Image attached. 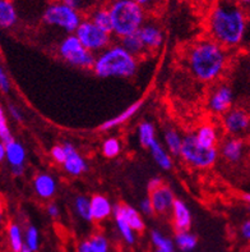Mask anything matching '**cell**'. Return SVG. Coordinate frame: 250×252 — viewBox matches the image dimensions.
<instances>
[{
	"label": "cell",
	"instance_id": "f1b7e54d",
	"mask_svg": "<svg viewBox=\"0 0 250 252\" xmlns=\"http://www.w3.org/2000/svg\"><path fill=\"white\" fill-rule=\"evenodd\" d=\"M164 140H165V145L171 155H175V157L180 155L184 137H181L180 133L176 129L166 128L165 132H164Z\"/></svg>",
	"mask_w": 250,
	"mask_h": 252
},
{
	"label": "cell",
	"instance_id": "484cf974",
	"mask_svg": "<svg viewBox=\"0 0 250 252\" xmlns=\"http://www.w3.org/2000/svg\"><path fill=\"white\" fill-rule=\"evenodd\" d=\"M148 150L161 169L170 170L172 168V159H171L170 154L165 150V147L162 146L159 140L153 141L152 144L149 145Z\"/></svg>",
	"mask_w": 250,
	"mask_h": 252
},
{
	"label": "cell",
	"instance_id": "cb8c5ba5",
	"mask_svg": "<svg viewBox=\"0 0 250 252\" xmlns=\"http://www.w3.org/2000/svg\"><path fill=\"white\" fill-rule=\"evenodd\" d=\"M196 141L199 142L202 146L208 147V149H215L219 144V134L215 126L206 123L202 125L195 132Z\"/></svg>",
	"mask_w": 250,
	"mask_h": 252
},
{
	"label": "cell",
	"instance_id": "8992f818",
	"mask_svg": "<svg viewBox=\"0 0 250 252\" xmlns=\"http://www.w3.org/2000/svg\"><path fill=\"white\" fill-rule=\"evenodd\" d=\"M57 54L69 65L82 69H92L96 62V55L85 49L74 33L67 35L59 42Z\"/></svg>",
	"mask_w": 250,
	"mask_h": 252
},
{
	"label": "cell",
	"instance_id": "f5cc1de1",
	"mask_svg": "<svg viewBox=\"0 0 250 252\" xmlns=\"http://www.w3.org/2000/svg\"><path fill=\"white\" fill-rule=\"evenodd\" d=\"M249 252H250V250H249Z\"/></svg>",
	"mask_w": 250,
	"mask_h": 252
},
{
	"label": "cell",
	"instance_id": "83f0119b",
	"mask_svg": "<svg viewBox=\"0 0 250 252\" xmlns=\"http://www.w3.org/2000/svg\"><path fill=\"white\" fill-rule=\"evenodd\" d=\"M6 236H8V243L12 252H22L25 249V238H23L22 229L18 224L12 221L6 228Z\"/></svg>",
	"mask_w": 250,
	"mask_h": 252
},
{
	"label": "cell",
	"instance_id": "7bdbcfd3",
	"mask_svg": "<svg viewBox=\"0 0 250 252\" xmlns=\"http://www.w3.org/2000/svg\"><path fill=\"white\" fill-rule=\"evenodd\" d=\"M162 185H164V181H162L160 177H155V178L149 179L148 185H147V189H148V192H151L153 191V189L161 187Z\"/></svg>",
	"mask_w": 250,
	"mask_h": 252
},
{
	"label": "cell",
	"instance_id": "f546056e",
	"mask_svg": "<svg viewBox=\"0 0 250 252\" xmlns=\"http://www.w3.org/2000/svg\"><path fill=\"white\" fill-rule=\"evenodd\" d=\"M175 246L180 250L181 252H190L193 251L196 247L198 240L192 232L189 230H181V232H176L174 238Z\"/></svg>",
	"mask_w": 250,
	"mask_h": 252
},
{
	"label": "cell",
	"instance_id": "681fc988",
	"mask_svg": "<svg viewBox=\"0 0 250 252\" xmlns=\"http://www.w3.org/2000/svg\"><path fill=\"white\" fill-rule=\"evenodd\" d=\"M22 252H32V251H31V250H28V249H27V247H25V249L22 250Z\"/></svg>",
	"mask_w": 250,
	"mask_h": 252
},
{
	"label": "cell",
	"instance_id": "f6af8a7d",
	"mask_svg": "<svg viewBox=\"0 0 250 252\" xmlns=\"http://www.w3.org/2000/svg\"><path fill=\"white\" fill-rule=\"evenodd\" d=\"M240 233L244 240L250 241V220H247L243 223V225L240 228Z\"/></svg>",
	"mask_w": 250,
	"mask_h": 252
},
{
	"label": "cell",
	"instance_id": "60d3db41",
	"mask_svg": "<svg viewBox=\"0 0 250 252\" xmlns=\"http://www.w3.org/2000/svg\"><path fill=\"white\" fill-rule=\"evenodd\" d=\"M0 89L4 94H8L10 91V81L9 77L4 70V68H0Z\"/></svg>",
	"mask_w": 250,
	"mask_h": 252
},
{
	"label": "cell",
	"instance_id": "d590c367",
	"mask_svg": "<svg viewBox=\"0 0 250 252\" xmlns=\"http://www.w3.org/2000/svg\"><path fill=\"white\" fill-rule=\"evenodd\" d=\"M25 245L32 252L38 251V247H40V234H38V230L35 225H29L26 229Z\"/></svg>",
	"mask_w": 250,
	"mask_h": 252
},
{
	"label": "cell",
	"instance_id": "ac0fdd59",
	"mask_svg": "<svg viewBox=\"0 0 250 252\" xmlns=\"http://www.w3.org/2000/svg\"><path fill=\"white\" fill-rule=\"evenodd\" d=\"M244 141L238 137H231L221 145L220 154L228 163H238L244 154Z\"/></svg>",
	"mask_w": 250,
	"mask_h": 252
},
{
	"label": "cell",
	"instance_id": "4316f807",
	"mask_svg": "<svg viewBox=\"0 0 250 252\" xmlns=\"http://www.w3.org/2000/svg\"><path fill=\"white\" fill-rule=\"evenodd\" d=\"M114 220H115V225H116V229L119 232V234L121 236V238L124 240V242L127 243V245H133L136 242V232L132 229L128 221L125 220V218L121 215V213L115 208L114 205Z\"/></svg>",
	"mask_w": 250,
	"mask_h": 252
},
{
	"label": "cell",
	"instance_id": "277c9868",
	"mask_svg": "<svg viewBox=\"0 0 250 252\" xmlns=\"http://www.w3.org/2000/svg\"><path fill=\"white\" fill-rule=\"evenodd\" d=\"M112 21V35L117 38L133 35L148 18V13L136 0H104Z\"/></svg>",
	"mask_w": 250,
	"mask_h": 252
},
{
	"label": "cell",
	"instance_id": "6da1fadb",
	"mask_svg": "<svg viewBox=\"0 0 250 252\" xmlns=\"http://www.w3.org/2000/svg\"><path fill=\"white\" fill-rule=\"evenodd\" d=\"M209 38L223 48L238 46L248 27V10L236 0H216L208 14Z\"/></svg>",
	"mask_w": 250,
	"mask_h": 252
},
{
	"label": "cell",
	"instance_id": "74e56055",
	"mask_svg": "<svg viewBox=\"0 0 250 252\" xmlns=\"http://www.w3.org/2000/svg\"><path fill=\"white\" fill-rule=\"evenodd\" d=\"M136 1L139 4L147 13L155 14V13H157L161 9L162 6L165 5L166 0H136Z\"/></svg>",
	"mask_w": 250,
	"mask_h": 252
},
{
	"label": "cell",
	"instance_id": "30bf717a",
	"mask_svg": "<svg viewBox=\"0 0 250 252\" xmlns=\"http://www.w3.org/2000/svg\"><path fill=\"white\" fill-rule=\"evenodd\" d=\"M143 44L147 48L148 53L157 51L162 46L164 42V31L160 23L156 21V18H147L144 25L140 27L138 31Z\"/></svg>",
	"mask_w": 250,
	"mask_h": 252
},
{
	"label": "cell",
	"instance_id": "9c48e42d",
	"mask_svg": "<svg viewBox=\"0 0 250 252\" xmlns=\"http://www.w3.org/2000/svg\"><path fill=\"white\" fill-rule=\"evenodd\" d=\"M222 127L231 136H239L250 128V115L241 108H231L222 117Z\"/></svg>",
	"mask_w": 250,
	"mask_h": 252
},
{
	"label": "cell",
	"instance_id": "8fae6325",
	"mask_svg": "<svg viewBox=\"0 0 250 252\" xmlns=\"http://www.w3.org/2000/svg\"><path fill=\"white\" fill-rule=\"evenodd\" d=\"M4 144V142H3ZM5 160L9 164L12 174L14 177H21L25 173L26 149L16 138L5 142Z\"/></svg>",
	"mask_w": 250,
	"mask_h": 252
},
{
	"label": "cell",
	"instance_id": "7402d4cb",
	"mask_svg": "<svg viewBox=\"0 0 250 252\" xmlns=\"http://www.w3.org/2000/svg\"><path fill=\"white\" fill-rule=\"evenodd\" d=\"M85 17L91 19L92 22L95 23L96 26H98L100 29L112 33V21H111V16L108 6L105 5L104 1L100 5L96 6V8H93Z\"/></svg>",
	"mask_w": 250,
	"mask_h": 252
},
{
	"label": "cell",
	"instance_id": "ee69618b",
	"mask_svg": "<svg viewBox=\"0 0 250 252\" xmlns=\"http://www.w3.org/2000/svg\"><path fill=\"white\" fill-rule=\"evenodd\" d=\"M46 211H48L49 217L54 218V219H56V218L59 217V214H60V211H59V206H57L55 202H51V204H49L48 208H46Z\"/></svg>",
	"mask_w": 250,
	"mask_h": 252
},
{
	"label": "cell",
	"instance_id": "5b68a950",
	"mask_svg": "<svg viewBox=\"0 0 250 252\" xmlns=\"http://www.w3.org/2000/svg\"><path fill=\"white\" fill-rule=\"evenodd\" d=\"M84 16L78 10L73 9L61 0H53L45 6L42 12V22L45 25L55 27L67 32L68 35L76 33Z\"/></svg>",
	"mask_w": 250,
	"mask_h": 252
},
{
	"label": "cell",
	"instance_id": "8d00e7d4",
	"mask_svg": "<svg viewBox=\"0 0 250 252\" xmlns=\"http://www.w3.org/2000/svg\"><path fill=\"white\" fill-rule=\"evenodd\" d=\"M0 138H1V142H4V144L14 138L12 132H10L8 119H6V114L3 108L0 109Z\"/></svg>",
	"mask_w": 250,
	"mask_h": 252
},
{
	"label": "cell",
	"instance_id": "603a6c76",
	"mask_svg": "<svg viewBox=\"0 0 250 252\" xmlns=\"http://www.w3.org/2000/svg\"><path fill=\"white\" fill-rule=\"evenodd\" d=\"M77 252H109V241L101 233L92 234L78 245Z\"/></svg>",
	"mask_w": 250,
	"mask_h": 252
},
{
	"label": "cell",
	"instance_id": "f35d334b",
	"mask_svg": "<svg viewBox=\"0 0 250 252\" xmlns=\"http://www.w3.org/2000/svg\"><path fill=\"white\" fill-rule=\"evenodd\" d=\"M50 155L55 163L61 164V165H63L65 159H67V153H65L64 145H55L54 147H51Z\"/></svg>",
	"mask_w": 250,
	"mask_h": 252
},
{
	"label": "cell",
	"instance_id": "3957f363",
	"mask_svg": "<svg viewBox=\"0 0 250 252\" xmlns=\"http://www.w3.org/2000/svg\"><path fill=\"white\" fill-rule=\"evenodd\" d=\"M138 69V62L120 42L111 44L100 54L96 55L92 70L100 78H130Z\"/></svg>",
	"mask_w": 250,
	"mask_h": 252
},
{
	"label": "cell",
	"instance_id": "ab89813d",
	"mask_svg": "<svg viewBox=\"0 0 250 252\" xmlns=\"http://www.w3.org/2000/svg\"><path fill=\"white\" fill-rule=\"evenodd\" d=\"M139 209L143 214L147 215V217H151V215L155 214V209H153L152 201L151 198H143L142 201L139 202Z\"/></svg>",
	"mask_w": 250,
	"mask_h": 252
},
{
	"label": "cell",
	"instance_id": "1f68e13d",
	"mask_svg": "<svg viewBox=\"0 0 250 252\" xmlns=\"http://www.w3.org/2000/svg\"><path fill=\"white\" fill-rule=\"evenodd\" d=\"M138 138L143 147L148 149L149 145L156 140V129L155 126L148 121L142 122L138 127Z\"/></svg>",
	"mask_w": 250,
	"mask_h": 252
},
{
	"label": "cell",
	"instance_id": "d4e9b609",
	"mask_svg": "<svg viewBox=\"0 0 250 252\" xmlns=\"http://www.w3.org/2000/svg\"><path fill=\"white\" fill-rule=\"evenodd\" d=\"M119 42H120L121 46H124V48L129 51L130 54L134 55L136 58L144 57V55L149 54L147 48L144 46V44H143L142 38H140L138 32H136V33H133V35L125 36V37L123 38H119Z\"/></svg>",
	"mask_w": 250,
	"mask_h": 252
},
{
	"label": "cell",
	"instance_id": "f907efd6",
	"mask_svg": "<svg viewBox=\"0 0 250 252\" xmlns=\"http://www.w3.org/2000/svg\"><path fill=\"white\" fill-rule=\"evenodd\" d=\"M249 211H250V205H249Z\"/></svg>",
	"mask_w": 250,
	"mask_h": 252
},
{
	"label": "cell",
	"instance_id": "b9f144b4",
	"mask_svg": "<svg viewBox=\"0 0 250 252\" xmlns=\"http://www.w3.org/2000/svg\"><path fill=\"white\" fill-rule=\"evenodd\" d=\"M8 113H9L10 117H12V118L14 119L16 122H22L23 121L22 113H21V110H19V109L17 108L14 104H9V105H8Z\"/></svg>",
	"mask_w": 250,
	"mask_h": 252
},
{
	"label": "cell",
	"instance_id": "7a4b0ae2",
	"mask_svg": "<svg viewBox=\"0 0 250 252\" xmlns=\"http://www.w3.org/2000/svg\"><path fill=\"white\" fill-rule=\"evenodd\" d=\"M187 59L190 73L202 82L219 80L227 67L226 48L212 38L199 40L192 45Z\"/></svg>",
	"mask_w": 250,
	"mask_h": 252
},
{
	"label": "cell",
	"instance_id": "bcb514c9",
	"mask_svg": "<svg viewBox=\"0 0 250 252\" xmlns=\"http://www.w3.org/2000/svg\"><path fill=\"white\" fill-rule=\"evenodd\" d=\"M238 1V4H240L243 8H245V9H250V0H236Z\"/></svg>",
	"mask_w": 250,
	"mask_h": 252
},
{
	"label": "cell",
	"instance_id": "52a82bcc",
	"mask_svg": "<svg viewBox=\"0 0 250 252\" xmlns=\"http://www.w3.org/2000/svg\"><path fill=\"white\" fill-rule=\"evenodd\" d=\"M179 157L188 164V165L196 168V169H207L216 163L219 151L217 149H208L204 147L196 141L195 133L187 134L183 140V146Z\"/></svg>",
	"mask_w": 250,
	"mask_h": 252
},
{
	"label": "cell",
	"instance_id": "e0dca14e",
	"mask_svg": "<svg viewBox=\"0 0 250 252\" xmlns=\"http://www.w3.org/2000/svg\"><path fill=\"white\" fill-rule=\"evenodd\" d=\"M33 189L40 198L49 200L56 193L57 185L55 178L48 173L37 174L33 179Z\"/></svg>",
	"mask_w": 250,
	"mask_h": 252
},
{
	"label": "cell",
	"instance_id": "e575fe53",
	"mask_svg": "<svg viewBox=\"0 0 250 252\" xmlns=\"http://www.w3.org/2000/svg\"><path fill=\"white\" fill-rule=\"evenodd\" d=\"M101 151H102V155H104L105 158L114 159V158H116L121 151L120 141L117 140L116 137L106 138V140L102 142Z\"/></svg>",
	"mask_w": 250,
	"mask_h": 252
},
{
	"label": "cell",
	"instance_id": "c3c4849f",
	"mask_svg": "<svg viewBox=\"0 0 250 252\" xmlns=\"http://www.w3.org/2000/svg\"><path fill=\"white\" fill-rule=\"evenodd\" d=\"M243 198H244V201L249 202V205H250V193H247V195H244V196H243Z\"/></svg>",
	"mask_w": 250,
	"mask_h": 252
},
{
	"label": "cell",
	"instance_id": "816d5d0a",
	"mask_svg": "<svg viewBox=\"0 0 250 252\" xmlns=\"http://www.w3.org/2000/svg\"><path fill=\"white\" fill-rule=\"evenodd\" d=\"M172 252H176V251H172Z\"/></svg>",
	"mask_w": 250,
	"mask_h": 252
},
{
	"label": "cell",
	"instance_id": "ba28073f",
	"mask_svg": "<svg viewBox=\"0 0 250 252\" xmlns=\"http://www.w3.org/2000/svg\"><path fill=\"white\" fill-rule=\"evenodd\" d=\"M74 35L80 38L83 46L92 51L93 54H100L105 49H108L112 44V36H114L110 32L100 29L87 17H84Z\"/></svg>",
	"mask_w": 250,
	"mask_h": 252
},
{
	"label": "cell",
	"instance_id": "44dd1931",
	"mask_svg": "<svg viewBox=\"0 0 250 252\" xmlns=\"http://www.w3.org/2000/svg\"><path fill=\"white\" fill-rule=\"evenodd\" d=\"M142 105H143V100H138V101L133 102L132 105L128 106V108L125 109L124 112H121L120 114L114 117V118L109 119V121H106L105 123H102L101 127H100V131H109V129H112V128L125 123V122L129 121L132 117H134L137 113L139 112V109L142 108Z\"/></svg>",
	"mask_w": 250,
	"mask_h": 252
},
{
	"label": "cell",
	"instance_id": "7c38bea8",
	"mask_svg": "<svg viewBox=\"0 0 250 252\" xmlns=\"http://www.w3.org/2000/svg\"><path fill=\"white\" fill-rule=\"evenodd\" d=\"M234 94L226 85H221L215 89L208 100V109L215 114H225L232 108Z\"/></svg>",
	"mask_w": 250,
	"mask_h": 252
},
{
	"label": "cell",
	"instance_id": "4dcf8cb0",
	"mask_svg": "<svg viewBox=\"0 0 250 252\" xmlns=\"http://www.w3.org/2000/svg\"><path fill=\"white\" fill-rule=\"evenodd\" d=\"M151 241L155 247L156 252H172L175 251V242L171 241L168 237L164 236L160 230L151 232Z\"/></svg>",
	"mask_w": 250,
	"mask_h": 252
},
{
	"label": "cell",
	"instance_id": "836d02e7",
	"mask_svg": "<svg viewBox=\"0 0 250 252\" xmlns=\"http://www.w3.org/2000/svg\"><path fill=\"white\" fill-rule=\"evenodd\" d=\"M61 1L68 4L69 6H72L73 9L82 13L83 16H84V14L87 16L93 8L100 5L104 0H61Z\"/></svg>",
	"mask_w": 250,
	"mask_h": 252
},
{
	"label": "cell",
	"instance_id": "7dc6e473",
	"mask_svg": "<svg viewBox=\"0 0 250 252\" xmlns=\"http://www.w3.org/2000/svg\"><path fill=\"white\" fill-rule=\"evenodd\" d=\"M5 159V145L1 142L0 144V160Z\"/></svg>",
	"mask_w": 250,
	"mask_h": 252
},
{
	"label": "cell",
	"instance_id": "2e32d148",
	"mask_svg": "<svg viewBox=\"0 0 250 252\" xmlns=\"http://www.w3.org/2000/svg\"><path fill=\"white\" fill-rule=\"evenodd\" d=\"M92 220L104 221L114 214V205L106 196L93 195L91 197Z\"/></svg>",
	"mask_w": 250,
	"mask_h": 252
},
{
	"label": "cell",
	"instance_id": "d6a6232c",
	"mask_svg": "<svg viewBox=\"0 0 250 252\" xmlns=\"http://www.w3.org/2000/svg\"><path fill=\"white\" fill-rule=\"evenodd\" d=\"M74 210L78 217L82 218L85 221L92 220V210H91V198L85 196H77L74 198Z\"/></svg>",
	"mask_w": 250,
	"mask_h": 252
},
{
	"label": "cell",
	"instance_id": "5bb4252c",
	"mask_svg": "<svg viewBox=\"0 0 250 252\" xmlns=\"http://www.w3.org/2000/svg\"><path fill=\"white\" fill-rule=\"evenodd\" d=\"M63 145L64 149H65V153H67V159L63 164V169L72 177L82 176L83 173L87 172V169H88V165L85 163V160L78 153V150H77L73 144L65 142Z\"/></svg>",
	"mask_w": 250,
	"mask_h": 252
},
{
	"label": "cell",
	"instance_id": "4fadbf2b",
	"mask_svg": "<svg viewBox=\"0 0 250 252\" xmlns=\"http://www.w3.org/2000/svg\"><path fill=\"white\" fill-rule=\"evenodd\" d=\"M149 198L152 201L155 214L157 215H166L171 213L172 205L176 200L172 189L166 185H162L159 189L149 192Z\"/></svg>",
	"mask_w": 250,
	"mask_h": 252
},
{
	"label": "cell",
	"instance_id": "9a60e30c",
	"mask_svg": "<svg viewBox=\"0 0 250 252\" xmlns=\"http://www.w3.org/2000/svg\"><path fill=\"white\" fill-rule=\"evenodd\" d=\"M172 225L176 232H181V230H189L192 227V213L190 209L188 208V205L184 201L176 198L172 205Z\"/></svg>",
	"mask_w": 250,
	"mask_h": 252
},
{
	"label": "cell",
	"instance_id": "ffe728a7",
	"mask_svg": "<svg viewBox=\"0 0 250 252\" xmlns=\"http://www.w3.org/2000/svg\"><path fill=\"white\" fill-rule=\"evenodd\" d=\"M115 208L120 211L121 215L125 218V220L128 221V224H129L136 233H142L143 230L146 229V224H144L142 215L133 206H130V205L127 204H116Z\"/></svg>",
	"mask_w": 250,
	"mask_h": 252
},
{
	"label": "cell",
	"instance_id": "d6986e66",
	"mask_svg": "<svg viewBox=\"0 0 250 252\" xmlns=\"http://www.w3.org/2000/svg\"><path fill=\"white\" fill-rule=\"evenodd\" d=\"M19 14L14 0H0V27L10 30L18 23Z\"/></svg>",
	"mask_w": 250,
	"mask_h": 252
}]
</instances>
